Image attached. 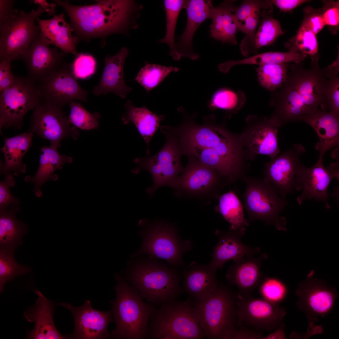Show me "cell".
I'll return each instance as SVG.
<instances>
[{
	"mask_svg": "<svg viewBox=\"0 0 339 339\" xmlns=\"http://www.w3.org/2000/svg\"><path fill=\"white\" fill-rule=\"evenodd\" d=\"M65 11L79 41L96 38L104 39L116 34L128 35L138 27L142 5L134 0H103L84 6L72 5L67 1L55 0Z\"/></svg>",
	"mask_w": 339,
	"mask_h": 339,
	"instance_id": "6da1fadb",
	"label": "cell"
},
{
	"mask_svg": "<svg viewBox=\"0 0 339 339\" xmlns=\"http://www.w3.org/2000/svg\"><path fill=\"white\" fill-rule=\"evenodd\" d=\"M298 63L291 67L282 85L272 92L270 103L274 113L272 118L279 126L300 121L323 105L329 78L325 70L320 68L317 60L308 69Z\"/></svg>",
	"mask_w": 339,
	"mask_h": 339,
	"instance_id": "7a4b0ae2",
	"label": "cell"
},
{
	"mask_svg": "<svg viewBox=\"0 0 339 339\" xmlns=\"http://www.w3.org/2000/svg\"><path fill=\"white\" fill-rule=\"evenodd\" d=\"M179 130L182 153L213 169L228 183L241 179V164L232 155V141L226 132L207 123L199 125L191 121Z\"/></svg>",
	"mask_w": 339,
	"mask_h": 339,
	"instance_id": "3957f363",
	"label": "cell"
},
{
	"mask_svg": "<svg viewBox=\"0 0 339 339\" xmlns=\"http://www.w3.org/2000/svg\"><path fill=\"white\" fill-rule=\"evenodd\" d=\"M115 300L110 301L116 327L110 334L116 339L148 338L150 317L157 307L146 302L123 276L116 274Z\"/></svg>",
	"mask_w": 339,
	"mask_h": 339,
	"instance_id": "277c9868",
	"label": "cell"
},
{
	"mask_svg": "<svg viewBox=\"0 0 339 339\" xmlns=\"http://www.w3.org/2000/svg\"><path fill=\"white\" fill-rule=\"evenodd\" d=\"M125 274L128 283L144 300L154 305L175 300L183 292L178 272L163 263L137 262Z\"/></svg>",
	"mask_w": 339,
	"mask_h": 339,
	"instance_id": "5b68a950",
	"label": "cell"
},
{
	"mask_svg": "<svg viewBox=\"0 0 339 339\" xmlns=\"http://www.w3.org/2000/svg\"><path fill=\"white\" fill-rule=\"evenodd\" d=\"M148 338L201 339L206 337L189 299L164 302L150 319Z\"/></svg>",
	"mask_w": 339,
	"mask_h": 339,
	"instance_id": "8992f818",
	"label": "cell"
},
{
	"mask_svg": "<svg viewBox=\"0 0 339 339\" xmlns=\"http://www.w3.org/2000/svg\"><path fill=\"white\" fill-rule=\"evenodd\" d=\"M237 295L227 286L219 285L213 293L194 300L193 304L205 337L224 339L239 326Z\"/></svg>",
	"mask_w": 339,
	"mask_h": 339,
	"instance_id": "52a82bcc",
	"label": "cell"
},
{
	"mask_svg": "<svg viewBox=\"0 0 339 339\" xmlns=\"http://www.w3.org/2000/svg\"><path fill=\"white\" fill-rule=\"evenodd\" d=\"M245 188L242 195L248 220H260L274 224L279 229H285V220L279 215L287 202L271 184L265 180L245 178Z\"/></svg>",
	"mask_w": 339,
	"mask_h": 339,
	"instance_id": "ba28073f",
	"label": "cell"
},
{
	"mask_svg": "<svg viewBox=\"0 0 339 339\" xmlns=\"http://www.w3.org/2000/svg\"><path fill=\"white\" fill-rule=\"evenodd\" d=\"M45 12L39 6L29 13L15 9L8 22L0 27V60L22 59L40 32L35 21Z\"/></svg>",
	"mask_w": 339,
	"mask_h": 339,
	"instance_id": "9c48e42d",
	"label": "cell"
},
{
	"mask_svg": "<svg viewBox=\"0 0 339 339\" xmlns=\"http://www.w3.org/2000/svg\"><path fill=\"white\" fill-rule=\"evenodd\" d=\"M141 232L143 244L135 256L148 254L176 267L183 264V255L192 248L190 240L181 239L175 227L165 222L151 223Z\"/></svg>",
	"mask_w": 339,
	"mask_h": 339,
	"instance_id": "30bf717a",
	"label": "cell"
},
{
	"mask_svg": "<svg viewBox=\"0 0 339 339\" xmlns=\"http://www.w3.org/2000/svg\"><path fill=\"white\" fill-rule=\"evenodd\" d=\"M37 85L28 77L15 76L13 83L1 93L0 128H20L25 114L41 102Z\"/></svg>",
	"mask_w": 339,
	"mask_h": 339,
	"instance_id": "8fae6325",
	"label": "cell"
},
{
	"mask_svg": "<svg viewBox=\"0 0 339 339\" xmlns=\"http://www.w3.org/2000/svg\"><path fill=\"white\" fill-rule=\"evenodd\" d=\"M189 157L182 174L169 186L174 190L175 195L203 200L218 198L227 183L213 169Z\"/></svg>",
	"mask_w": 339,
	"mask_h": 339,
	"instance_id": "7c38bea8",
	"label": "cell"
},
{
	"mask_svg": "<svg viewBox=\"0 0 339 339\" xmlns=\"http://www.w3.org/2000/svg\"><path fill=\"white\" fill-rule=\"evenodd\" d=\"M166 135L167 142L157 153L149 157L137 158L134 161L138 166L132 170V172L137 173L145 170L152 176L153 186L146 190L150 197L160 187L169 186L184 169L181 164L182 152L176 136L170 133Z\"/></svg>",
	"mask_w": 339,
	"mask_h": 339,
	"instance_id": "4fadbf2b",
	"label": "cell"
},
{
	"mask_svg": "<svg viewBox=\"0 0 339 339\" xmlns=\"http://www.w3.org/2000/svg\"><path fill=\"white\" fill-rule=\"evenodd\" d=\"M62 108L44 102L39 104L31 116L29 132H33L39 137L48 140L51 146L57 148L65 138L72 137L77 139L79 132L70 126Z\"/></svg>",
	"mask_w": 339,
	"mask_h": 339,
	"instance_id": "5bb4252c",
	"label": "cell"
},
{
	"mask_svg": "<svg viewBox=\"0 0 339 339\" xmlns=\"http://www.w3.org/2000/svg\"><path fill=\"white\" fill-rule=\"evenodd\" d=\"M37 86L44 102L62 108L75 100L87 101L89 91L78 83L70 63L65 62Z\"/></svg>",
	"mask_w": 339,
	"mask_h": 339,
	"instance_id": "9a60e30c",
	"label": "cell"
},
{
	"mask_svg": "<svg viewBox=\"0 0 339 339\" xmlns=\"http://www.w3.org/2000/svg\"><path fill=\"white\" fill-rule=\"evenodd\" d=\"M236 304L239 326L243 325L256 331L271 332L282 323L284 308L263 298L237 295Z\"/></svg>",
	"mask_w": 339,
	"mask_h": 339,
	"instance_id": "2e32d148",
	"label": "cell"
},
{
	"mask_svg": "<svg viewBox=\"0 0 339 339\" xmlns=\"http://www.w3.org/2000/svg\"><path fill=\"white\" fill-rule=\"evenodd\" d=\"M296 295L297 305L306 314L310 328L318 317L324 316L331 311L338 296L335 288L312 277L299 285Z\"/></svg>",
	"mask_w": 339,
	"mask_h": 339,
	"instance_id": "e0dca14e",
	"label": "cell"
},
{
	"mask_svg": "<svg viewBox=\"0 0 339 339\" xmlns=\"http://www.w3.org/2000/svg\"><path fill=\"white\" fill-rule=\"evenodd\" d=\"M69 310L73 316L74 329L69 338L107 339L111 337L108 330L114 319L112 310L102 311L93 308L90 300L82 306L74 307L67 303H58Z\"/></svg>",
	"mask_w": 339,
	"mask_h": 339,
	"instance_id": "ac0fdd59",
	"label": "cell"
},
{
	"mask_svg": "<svg viewBox=\"0 0 339 339\" xmlns=\"http://www.w3.org/2000/svg\"><path fill=\"white\" fill-rule=\"evenodd\" d=\"M49 46L39 33L22 59L26 67L28 77L36 83L42 82L65 62L64 58L67 54Z\"/></svg>",
	"mask_w": 339,
	"mask_h": 339,
	"instance_id": "d6986e66",
	"label": "cell"
},
{
	"mask_svg": "<svg viewBox=\"0 0 339 339\" xmlns=\"http://www.w3.org/2000/svg\"><path fill=\"white\" fill-rule=\"evenodd\" d=\"M304 152L303 145L294 144L267 165L264 180L274 186L283 198L296 189L297 173L301 164L300 157Z\"/></svg>",
	"mask_w": 339,
	"mask_h": 339,
	"instance_id": "ffe728a7",
	"label": "cell"
},
{
	"mask_svg": "<svg viewBox=\"0 0 339 339\" xmlns=\"http://www.w3.org/2000/svg\"><path fill=\"white\" fill-rule=\"evenodd\" d=\"M334 177L328 169L325 167L322 157L319 156L317 162L310 168H306L301 164L296 177V189L303 190L302 194L297 198L299 203L301 204L305 200L315 198L325 202L326 207L330 208L327 190Z\"/></svg>",
	"mask_w": 339,
	"mask_h": 339,
	"instance_id": "44dd1931",
	"label": "cell"
},
{
	"mask_svg": "<svg viewBox=\"0 0 339 339\" xmlns=\"http://www.w3.org/2000/svg\"><path fill=\"white\" fill-rule=\"evenodd\" d=\"M38 296L35 304L29 307L24 315L29 322L35 323L31 331L27 329V339H63L68 336L61 334L55 326L53 316L55 305L38 290L35 291Z\"/></svg>",
	"mask_w": 339,
	"mask_h": 339,
	"instance_id": "7402d4cb",
	"label": "cell"
},
{
	"mask_svg": "<svg viewBox=\"0 0 339 339\" xmlns=\"http://www.w3.org/2000/svg\"><path fill=\"white\" fill-rule=\"evenodd\" d=\"M214 7L211 0H186L184 8L187 11V24L183 33L176 38L178 41L175 44L180 58L188 57L194 60L199 57L192 48L193 37L201 24L207 19H211Z\"/></svg>",
	"mask_w": 339,
	"mask_h": 339,
	"instance_id": "603a6c76",
	"label": "cell"
},
{
	"mask_svg": "<svg viewBox=\"0 0 339 339\" xmlns=\"http://www.w3.org/2000/svg\"><path fill=\"white\" fill-rule=\"evenodd\" d=\"M129 54L128 50L123 47L115 55H107L105 58V67L100 80L92 90L95 96L112 92L122 99L126 98L132 90L125 83L124 78V65Z\"/></svg>",
	"mask_w": 339,
	"mask_h": 339,
	"instance_id": "cb8c5ba5",
	"label": "cell"
},
{
	"mask_svg": "<svg viewBox=\"0 0 339 339\" xmlns=\"http://www.w3.org/2000/svg\"><path fill=\"white\" fill-rule=\"evenodd\" d=\"M266 254H261L257 257L246 256L236 261L229 268L226 278L229 284L236 286L239 294L248 296L259 286L263 278L261 268Z\"/></svg>",
	"mask_w": 339,
	"mask_h": 339,
	"instance_id": "d4e9b609",
	"label": "cell"
},
{
	"mask_svg": "<svg viewBox=\"0 0 339 339\" xmlns=\"http://www.w3.org/2000/svg\"><path fill=\"white\" fill-rule=\"evenodd\" d=\"M36 21L40 28V35L50 45L55 46L67 54L71 53L76 56L79 54L76 48L79 41L73 34V30L65 21L63 13L53 15L52 18L48 19L38 18Z\"/></svg>",
	"mask_w": 339,
	"mask_h": 339,
	"instance_id": "484cf974",
	"label": "cell"
},
{
	"mask_svg": "<svg viewBox=\"0 0 339 339\" xmlns=\"http://www.w3.org/2000/svg\"><path fill=\"white\" fill-rule=\"evenodd\" d=\"M300 121L309 124L317 133L320 141L315 148L319 152V156L323 157L327 151L339 146V117L319 109L303 116Z\"/></svg>",
	"mask_w": 339,
	"mask_h": 339,
	"instance_id": "4316f807",
	"label": "cell"
},
{
	"mask_svg": "<svg viewBox=\"0 0 339 339\" xmlns=\"http://www.w3.org/2000/svg\"><path fill=\"white\" fill-rule=\"evenodd\" d=\"M241 237L231 230L221 234L212 254V261L208 263L213 269L215 270L218 268L221 269L229 261L234 262L245 256L260 252L259 247H252L243 243L240 240Z\"/></svg>",
	"mask_w": 339,
	"mask_h": 339,
	"instance_id": "83f0119b",
	"label": "cell"
},
{
	"mask_svg": "<svg viewBox=\"0 0 339 339\" xmlns=\"http://www.w3.org/2000/svg\"><path fill=\"white\" fill-rule=\"evenodd\" d=\"M216 271L209 264L193 262L183 274V286L186 293L198 300L214 292L219 284Z\"/></svg>",
	"mask_w": 339,
	"mask_h": 339,
	"instance_id": "f1b7e54d",
	"label": "cell"
},
{
	"mask_svg": "<svg viewBox=\"0 0 339 339\" xmlns=\"http://www.w3.org/2000/svg\"><path fill=\"white\" fill-rule=\"evenodd\" d=\"M34 134L33 132H29L12 137H4V144L1 150L5 161H0L1 174H4L7 176L13 172L14 175L18 176L19 173L25 172L26 166L23 163L22 159L32 145Z\"/></svg>",
	"mask_w": 339,
	"mask_h": 339,
	"instance_id": "f546056e",
	"label": "cell"
},
{
	"mask_svg": "<svg viewBox=\"0 0 339 339\" xmlns=\"http://www.w3.org/2000/svg\"><path fill=\"white\" fill-rule=\"evenodd\" d=\"M57 148L51 145L42 147L41 151L43 153L40 155L37 172L34 176H28L24 179L25 181L34 184L33 191L37 197L42 196L40 188L44 183L49 180H56L58 179V175L54 174L55 170L62 169L65 163L72 162L71 157L60 154Z\"/></svg>",
	"mask_w": 339,
	"mask_h": 339,
	"instance_id": "4dcf8cb0",
	"label": "cell"
},
{
	"mask_svg": "<svg viewBox=\"0 0 339 339\" xmlns=\"http://www.w3.org/2000/svg\"><path fill=\"white\" fill-rule=\"evenodd\" d=\"M270 10H262L260 12L262 16L257 32L252 37H244L240 45L241 54L248 56L252 52H256L260 48L272 44L277 38L283 35L279 22L270 15Z\"/></svg>",
	"mask_w": 339,
	"mask_h": 339,
	"instance_id": "1f68e13d",
	"label": "cell"
},
{
	"mask_svg": "<svg viewBox=\"0 0 339 339\" xmlns=\"http://www.w3.org/2000/svg\"><path fill=\"white\" fill-rule=\"evenodd\" d=\"M235 0L224 1L218 6L214 7L210 25L212 37L223 42L236 45V35L238 29L234 11Z\"/></svg>",
	"mask_w": 339,
	"mask_h": 339,
	"instance_id": "d6a6232c",
	"label": "cell"
},
{
	"mask_svg": "<svg viewBox=\"0 0 339 339\" xmlns=\"http://www.w3.org/2000/svg\"><path fill=\"white\" fill-rule=\"evenodd\" d=\"M125 109V112L122 116L123 123L127 125L132 122L134 124L146 144L147 153L149 155L150 141L164 116L154 114L145 106L135 107L130 100L126 102Z\"/></svg>",
	"mask_w": 339,
	"mask_h": 339,
	"instance_id": "836d02e7",
	"label": "cell"
},
{
	"mask_svg": "<svg viewBox=\"0 0 339 339\" xmlns=\"http://www.w3.org/2000/svg\"><path fill=\"white\" fill-rule=\"evenodd\" d=\"M18 205L13 204L10 208L0 213V248L14 251L21 244L22 238L27 231L26 225L17 219L20 212Z\"/></svg>",
	"mask_w": 339,
	"mask_h": 339,
	"instance_id": "e575fe53",
	"label": "cell"
},
{
	"mask_svg": "<svg viewBox=\"0 0 339 339\" xmlns=\"http://www.w3.org/2000/svg\"><path fill=\"white\" fill-rule=\"evenodd\" d=\"M279 125L271 118L266 123L255 129L250 137L249 146L254 153L274 158L279 152L277 140Z\"/></svg>",
	"mask_w": 339,
	"mask_h": 339,
	"instance_id": "d590c367",
	"label": "cell"
},
{
	"mask_svg": "<svg viewBox=\"0 0 339 339\" xmlns=\"http://www.w3.org/2000/svg\"><path fill=\"white\" fill-rule=\"evenodd\" d=\"M218 207L221 214L231 224L230 230L243 235L250 223L245 218L242 204L235 194L230 191L221 196Z\"/></svg>",
	"mask_w": 339,
	"mask_h": 339,
	"instance_id": "8d00e7d4",
	"label": "cell"
},
{
	"mask_svg": "<svg viewBox=\"0 0 339 339\" xmlns=\"http://www.w3.org/2000/svg\"><path fill=\"white\" fill-rule=\"evenodd\" d=\"M186 0H165L164 5L166 18V30L165 37L159 40L161 43H167L170 47V55L174 60L180 58L175 49V34L176 24L181 10L185 8Z\"/></svg>",
	"mask_w": 339,
	"mask_h": 339,
	"instance_id": "74e56055",
	"label": "cell"
},
{
	"mask_svg": "<svg viewBox=\"0 0 339 339\" xmlns=\"http://www.w3.org/2000/svg\"><path fill=\"white\" fill-rule=\"evenodd\" d=\"M288 67L287 63L259 65L256 70L259 83L267 90H275L285 82Z\"/></svg>",
	"mask_w": 339,
	"mask_h": 339,
	"instance_id": "f35d334b",
	"label": "cell"
},
{
	"mask_svg": "<svg viewBox=\"0 0 339 339\" xmlns=\"http://www.w3.org/2000/svg\"><path fill=\"white\" fill-rule=\"evenodd\" d=\"M179 71L177 67H166L146 62L134 80L149 92L159 84L171 73Z\"/></svg>",
	"mask_w": 339,
	"mask_h": 339,
	"instance_id": "ab89813d",
	"label": "cell"
},
{
	"mask_svg": "<svg viewBox=\"0 0 339 339\" xmlns=\"http://www.w3.org/2000/svg\"><path fill=\"white\" fill-rule=\"evenodd\" d=\"M29 267L19 264L14 256V251L0 248V291L3 292V288L7 282L12 281L18 276L30 272Z\"/></svg>",
	"mask_w": 339,
	"mask_h": 339,
	"instance_id": "60d3db41",
	"label": "cell"
},
{
	"mask_svg": "<svg viewBox=\"0 0 339 339\" xmlns=\"http://www.w3.org/2000/svg\"><path fill=\"white\" fill-rule=\"evenodd\" d=\"M70 112L68 119L70 123L84 130L97 129L101 117L98 112L91 113L87 111L81 104L74 101L68 104Z\"/></svg>",
	"mask_w": 339,
	"mask_h": 339,
	"instance_id": "b9f144b4",
	"label": "cell"
},
{
	"mask_svg": "<svg viewBox=\"0 0 339 339\" xmlns=\"http://www.w3.org/2000/svg\"><path fill=\"white\" fill-rule=\"evenodd\" d=\"M259 286V293L262 298L274 303L278 304L282 302L288 294L286 285L276 278L265 277Z\"/></svg>",
	"mask_w": 339,
	"mask_h": 339,
	"instance_id": "7bdbcfd3",
	"label": "cell"
},
{
	"mask_svg": "<svg viewBox=\"0 0 339 339\" xmlns=\"http://www.w3.org/2000/svg\"><path fill=\"white\" fill-rule=\"evenodd\" d=\"M244 100V95L241 92L236 93L229 89H222L213 94L209 105L214 108L234 110L241 107Z\"/></svg>",
	"mask_w": 339,
	"mask_h": 339,
	"instance_id": "ee69618b",
	"label": "cell"
},
{
	"mask_svg": "<svg viewBox=\"0 0 339 339\" xmlns=\"http://www.w3.org/2000/svg\"><path fill=\"white\" fill-rule=\"evenodd\" d=\"M316 35L303 21L295 37V43L297 50L313 58L318 51Z\"/></svg>",
	"mask_w": 339,
	"mask_h": 339,
	"instance_id": "f6af8a7d",
	"label": "cell"
},
{
	"mask_svg": "<svg viewBox=\"0 0 339 339\" xmlns=\"http://www.w3.org/2000/svg\"><path fill=\"white\" fill-rule=\"evenodd\" d=\"M269 0H246L239 6L235 7L234 11L235 21L238 29L249 16L258 11L272 9Z\"/></svg>",
	"mask_w": 339,
	"mask_h": 339,
	"instance_id": "bcb514c9",
	"label": "cell"
},
{
	"mask_svg": "<svg viewBox=\"0 0 339 339\" xmlns=\"http://www.w3.org/2000/svg\"><path fill=\"white\" fill-rule=\"evenodd\" d=\"M326 88L322 110L339 117V78L337 75H331Z\"/></svg>",
	"mask_w": 339,
	"mask_h": 339,
	"instance_id": "7dc6e473",
	"label": "cell"
},
{
	"mask_svg": "<svg viewBox=\"0 0 339 339\" xmlns=\"http://www.w3.org/2000/svg\"><path fill=\"white\" fill-rule=\"evenodd\" d=\"M96 66V60L92 55L83 53H79L71 63L72 71L77 78L89 77L94 73Z\"/></svg>",
	"mask_w": 339,
	"mask_h": 339,
	"instance_id": "c3c4849f",
	"label": "cell"
},
{
	"mask_svg": "<svg viewBox=\"0 0 339 339\" xmlns=\"http://www.w3.org/2000/svg\"><path fill=\"white\" fill-rule=\"evenodd\" d=\"M15 180L11 174L0 183V212L7 210L11 204L19 205V199L13 196L10 191V187L14 186Z\"/></svg>",
	"mask_w": 339,
	"mask_h": 339,
	"instance_id": "681fc988",
	"label": "cell"
},
{
	"mask_svg": "<svg viewBox=\"0 0 339 339\" xmlns=\"http://www.w3.org/2000/svg\"><path fill=\"white\" fill-rule=\"evenodd\" d=\"M264 336L261 331L241 325L234 327L224 339H263Z\"/></svg>",
	"mask_w": 339,
	"mask_h": 339,
	"instance_id": "f907efd6",
	"label": "cell"
},
{
	"mask_svg": "<svg viewBox=\"0 0 339 339\" xmlns=\"http://www.w3.org/2000/svg\"><path fill=\"white\" fill-rule=\"evenodd\" d=\"M11 61L8 60H0V92L14 82L15 76L11 71Z\"/></svg>",
	"mask_w": 339,
	"mask_h": 339,
	"instance_id": "816d5d0a",
	"label": "cell"
},
{
	"mask_svg": "<svg viewBox=\"0 0 339 339\" xmlns=\"http://www.w3.org/2000/svg\"><path fill=\"white\" fill-rule=\"evenodd\" d=\"M303 21L308 26L311 31L316 35L326 25L322 17V14L317 11L311 10Z\"/></svg>",
	"mask_w": 339,
	"mask_h": 339,
	"instance_id": "f5cc1de1",
	"label": "cell"
},
{
	"mask_svg": "<svg viewBox=\"0 0 339 339\" xmlns=\"http://www.w3.org/2000/svg\"><path fill=\"white\" fill-rule=\"evenodd\" d=\"M261 11H256L248 17L239 29L238 30L246 35L245 38H250L255 34L256 28L260 22Z\"/></svg>",
	"mask_w": 339,
	"mask_h": 339,
	"instance_id": "db71d44e",
	"label": "cell"
},
{
	"mask_svg": "<svg viewBox=\"0 0 339 339\" xmlns=\"http://www.w3.org/2000/svg\"><path fill=\"white\" fill-rule=\"evenodd\" d=\"M334 4L326 9L322 14L326 25L335 26L339 24V3L337 2Z\"/></svg>",
	"mask_w": 339,
	"mask_h": 339,
	"instance_id": "11a10c76",
	"label": "cell"
},
{
	"mask_svg": "<svg viewBox=\"0 0 339 339\" xmlns=\"http://www.w3.org/2000/svg\"><path fill=\"white\" fill-rule=\"evenodd\" d=\"M14 0H0V27L6 23L13 15Z\"/></svg>",
	"mask_w": 339,
	"mask_h": 339,
	"instance_id": "9f6ffc18",
	"label": "cell"
},
{
	"mask_svg": "<svg viewBox=\"0 0 339 339\" xmlns=\"http://www.w3.org/2000/svg\"><path fill=\"white\" fill-rule=\"evenodd\" d=\"M306 0H272L270 3L278 7L281 11L286 12L308 2Z\"/></svg>",
	"mask_w": 339,
	"mask_h": 339,
	"instance_id": "6f0895ef",
	"label": "cell"
},
{
	"mask_svg": "<svg viewBox=\"0 0 339 339\" xmlns=\"http://www.w3.org/2000/svg\"><path fill=\"white\" fill-rule=\"evenodd\" d=\"M31 2L35 4L39 5V6L41 7L50 15H54L56 13V4L55 3H49L46 0H33L31 1Z\"/></svg>",
	"mask_w": 339,
	"mask_h": 339,
	"instance_id": "680465c9",
	"label": "cell"
},
{
	"mask_svg": "<svg viewBox=\"0 0 339 339\" xmlns=\"http://www.w3.org/2000/svg\"><path fill=\"white\" fill-rule=\"evenodd\" d=\"M284 324L282 323L277 327V329L268 335L264 336L263 339H285L284 332Z\"/></svg>",
	"mask_w": 339,
	"mask_h": 339,
	"instance_id": "91938a15",
	"label": "cell"
}]
</instances>
